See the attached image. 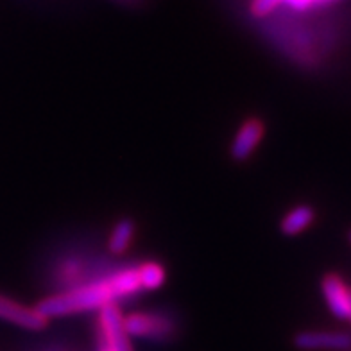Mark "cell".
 Wrapping results in <instances>:
<instances>
[{
    "label": "cell",
    "mask_w": 351,
    "mask_h": 351,
    "mask_svg": "<svg viewBox=\"0 0 351 351\" xmlns=\"http://www.w3.org/2000/svg\"><path fill=\"white\" fill-rule=\"evenodd\" d=\"M140 289L142 287H140L138 271L124 269V271H119V273L102 278L97 282H90L86 285L72 289V291L45 298L38 305V310L43 312L49 319L79 314V312L102 308L110 303H115L117 300L131 296Z\"/></svg>",
    "instance_id": "obj_1"
},
{
    "label": "cell",
    "mask_w": 351,
    "mask_h": 351,
    "mask_svg": "<svg viewBox=\"0 0 351 351\" xmlns=\"http://www.w3.org/2000/svg\"><path fill=\"white\" fill-rule=\"evenodd\" d=\"M99 323H101L104 348L110 351H133L130 335L125 332L124 315L115 303L99 308Z\"/></svg>",
    "instance_id": "obj_2"
},
{
    "label": "cell",
    "mask_w": 351,
    "mask_h": 351,
    "mask_svg": "<svg viewBox=\"0 0 351 351\" xmlns=\"http://www.w3.org/2000/svg\"><path fill=\"white\" fill-rule=\"evenodd\" d=\"M124 326L128 335L143 339H169L176 332V326L171 319L160 314H145L134 312L125 315Z\"/></svg>",
    "instance_id": "obj_3"
},
{
    "label": "cell",
    "mask_w": 351,
    "mask_h": 351,
    "mask_svg": "<svg viewBox=\"0 0 351 351\" xmlns=\"http://www.w3.org/2000/svg\"><path fill=\"white\" fill-rule=\"evenodd\" d=\"M0 319L16 324L20 328L33 330V332H40L49 324V317L40 312L38 306L31 308L5 296H0Z\"/></svg>",
    "instance_id": "obj_4"
},
{
    "label": "cell",
    "mask_w": 351,
    "mask_h": 351,
    "mask_svg": "<svg viewBox=\"0 0 351 351\" xmlns=\"http://www.w3.org/2000/svg\"><path fill=\"white\" fill-rule=\"evenodd\" d=\"M301 351H344L351 348V335L346 332H301L294 337Z\"/></svg>",
    "instance_id": "obj_5"
},
{
    "label": "cell",
    "mask_w": 351,
    "mask_h": 351,
    "mask_svg": "<svg viewBox=\"0 0 351 351\" xmlns=\"http://www.w3.org/2000/svg\"><path fill=\"white\" fill-rule=\"evenodd\" d=\"M321 291H323V296L326 300L330 312L337 319L348 321V317H350L351 287H348L339 274L330 273L321 280Z\"/></svg>",
    "instance_id": "obj_6"
},
{
    "label": "cell",
    "mask_w": 351,
    "mask_h": 351,
    "mask_svg": "<svg viewBox=\"0 0 351 351\" xmlns=\"http://www.w3.org/2000/svg\"><path fill=\"white\" fill-rule=\"evenodd\" d=\"M263 133H265V128H263L262 121H258V119H247L241 125L235 140L231 143V158L235 162L247 160L258 147L260 140L263 138Z\"/></svg>",
    "instance_id": "obj_7"
},
{
    "label": "cell",
    "mask_w": 351,
    "mask_h": 351,
    "mask_svg": "<svg viewBox=\"0 0 351 351\" xmlns=\"http://www.w3.org/2000/svg\"><path fill=\"white\" fill-rule=\"evenodd\" d=\"M314 208L308 206V204H300V206L292 208L291 212L287 213L285 217H283L282 224H280V228H282L283 235L296 237L300 235L301 231H305L314 222Z\"/></svg>",
    "instance_id": "obj_8"
},
{
    "label": "cell",
    "mask_w": 351,
    "mask_h": 351,
    "mask_svg": "<svg viewBox=\"0 0 351 351\" xmlns=\"http://www.w3.org/2000/svg\"><path fill=\"white\" fill-rule=\"evenodd\" d=\"M134 235V224L131 219H122L115 224V228L111 230L110 241H108V247L113 254H122L128 251L131 241Z\"/></svg>",
    "instance_id": "obj_9"
},
{
    "label": "cell",
    "mask_w": 351,
    "mask_h": 351,
    "mask_svg": "<svg viewBox=\"0 0 351 351\" xmlns=\"http://www.w3.org/2000/svg\"><path fill=\"white\" fill-rule=\"evenodd\" d=\"M138 280L140 287L142 289H147V291H156L165 282V269L156 262H147L140 265L138 269Z\"/></svg>",
    "instance_id": "obj_10"
},
{
    "label": "cell",
    "mask_w": 351,
    "mask_h": 351,
    "mask_svg": "<svg viewBox=\"0 0 351 351\" xmlns=\"http://www.w3.org/2000/svg\"><path fill=\"white\" fill-rule=\"evenodd\" d=\"M348 321L351 323V294H350V317H348Z\"/></svg>",
    "instance_id": "obj_11"
},
{
    "label": "cell",
    "mask_w": 351,
    "mask_h": 351,
    "mask_svg": "<svg viewBox=\"0 0 351 351\" xmlns=\"http://www.w3.org/2000/svg\"><path fill=\"white\" fill-rule=\"evenodd\" d=\"M101 351H110V350H106V348H104V346H102V348H101Z\"/></svg>",
    "instance_id": "obj_12"
},
{
    "label": "cell",
    "mask_w": 351,
    "mask_h": 351,
    "mask_svg": "<svg viewBox=\"0 0 351 351\" xmlns=\"http://www.w3.org/2000/svg\"><path fill=\"white\" fill-rule=\"evenodd\" d=\"M350 241H351V231H350Z\"/></svg>",
    "instance_id": "obj_13"
}]
</instances>
